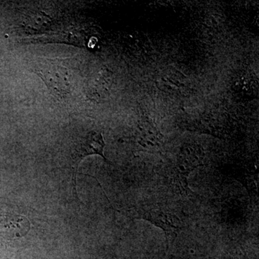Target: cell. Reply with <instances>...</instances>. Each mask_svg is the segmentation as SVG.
I'll use <instances>...</instances> for the list:
<instances>
[{"label":"cell","mask_w":259,"mask_h":259,"mask_svg":"<svg viewBox=\"0 0 259 259\" xmlns=\"http://www.w3.org/2000/svg\"><path fill=\"white\" fill-rule=\"evenodd\" d=\"M203 154L197 146H187L181 152L176 166L170 176L174 188L182 196L189 197L192 194L188 185L191 172L203 164Z\"/></svg>","instance_id":"6da1fadb"},{"label":"cell","mask_w":259,"mask_h":259,"mask_svg":"<svg viewBox=\"0 0 259 259\" xmlns=\"http://www.w3.org/2000/svg\"><path fill=\"white\" fill-rule=\"evenodd\" d=\"M33 69L54 96L64 98L71 93V74L67 68L49 60L37 63Z\"/></svg>","instance_id":"7a4b0ae2"},{"label":"cell","mask_w":259,"mask_h":259,"mask_svg":"<svg viewBox=\"0 0 259 259\" xmlns=\"http://www.w3.org/2000/svg\"><path fill=\"white\" fill-rule=\"evenodd\" d=\"M139 218L161 228L164 232L166 241L169 245L185 229V223L182 220L168 209L159 207L141 209L139 212Z\"/></svg>","instance_id":"3957f363"},{"label":"cell","mask_w":259,"mask_h":259,"mask_svg":"<svg viewBox=\"0 0 259 259\" xmlns=\"http://www.w3.org/2000/svg\"><path fill=\"white\" fill-rule=\"evenodd\" d=\"M105 147V140L101 131H91L79 137L76 140L71 151L75 171H77L78 166L83 158L93 155L101 156L104 161L109 163L104 153Z\"/></svg>","instance_id":"277c9868"},{"label":"cell","mask_w":259,"mask_h":259,"mask_svg":"<svg viewBox=\"0 0 259 259\" xmlns=\"http://www.w3.org/2000/svg\"><path fill=\"white\" fill-rule=\"evenodd\" d=\"M51 19L49 15L41 12H31L24 15L22 26L24 30L30 32L45 31L50 27Z\"/></svg>","instance_id":"5b68a950"}]
</instances>
